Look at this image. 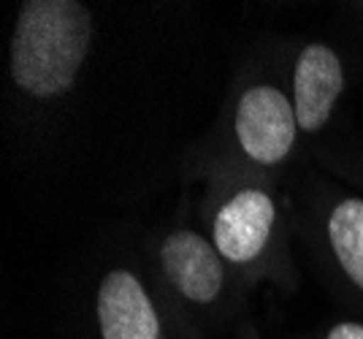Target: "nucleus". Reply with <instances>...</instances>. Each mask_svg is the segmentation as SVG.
<instances>
[{
    "instance_id": "423d86ee",
    "label": "nucleus",
    "mask_w": 363,
    "mask_h": 339,
    "mask_svg": "<svg viewBox=\"0 0 363 339\" xmlns=\"http://www.w3.org/2000/svg\"><path fill=\"white\" fill-rule=\"evenodd\" d=\"M98 326L104 339H160V321L144 285L130 272H108L98 291Z\"/></svg>"
},
{
    "instance_id": "f03ea898",
    "label": "nucleus",
    "mask_w": 363,
    "mask_h": 339,
    "mask_svg": "<svg viewBox=\"0 0 363 339\" xmlns=\"http://www.w3.org/2000/svg\"><path fill=\"white\" fill-rule=\"evenodd\" d=\"M296 109L288 95L272 84H257L242 95L233 128L242 150L255 163H282L296 144Z\"/></svg>"
},
{
    "instance_id": "20e7f679",
    "label": "nucleus",
    "mask_w": 363,
    "mask_h": 339,
    "mask_svg": "<svg viewBox=\"0 0 363 339\" xmlns=\"http://www.w3.org/2000/svg\"><path fill=\"white\" fill-rule=\"evenodd\" d=\"M342 90H345V71L336 52L325 44L303 47L293 77V95H296L293 109L298 128L306 133H318L328 123Z\"/></svg>"
},
{
    "instance_id": "f257e3e1",
    "label": "nucleus",
    "mask_w": 363,
    "mask_h": 339,
    "mask_svg": "<svg viewBox=\"0 0 363 339\" xmlns=\"http://www.w3.org/2000/svg\"><path fill=\"white\" fill-rule=\"evenodd\" d=\"M90 11L76 0L22 3L11 35V79L35 98H55L74 84L90 49Z\"/></svg>"
},
{
    "instance_id": "6e6552de",
    "label": "nucleus",
    "mask_w": 363,
    "mask_h": 339,
    "mask_svg": "<svg viewBox=\"0 0 363 339\" xmlns=\"http://www.w3.org/2000/svg\"><path fill=\"white\" fill-rule=\"evenodd\" d=\"M325 339H363V326L361 323H339L328 331Z\"/></svg>"
},
{
    "instance_id": "0eeeda50",
    "label": "nucleus",
    "mask_w": 363,
    "mask_h": 339,
    "mask_svg": "<svg viewBox=\"0 0 363 339\" xmlns=\"http://www.w3.org/2000/svg\"><path fill=\"white\" fill-rule=\"evenodd\" d=\"M328 245L345 274L363 291V199H345L333 206Z\"/></svg>"
},
{
    "instance_id": "7ed1b4c3",
    "label": "nucleus",
    "mask_w": 363,
    "mask_h": 339,
    "mask_svg": "<svg viewBox=\"0 0 363 339\" xmlns=\"http://www.w3.org/2000/svg\"><path fill=\"white\" fill-rule=\"evenodd\" d=\"M277 209L269 193L244 187L214 215V247L230 263H250L263 252L274 231Z\"/></svg>"
},
{
    "instance_id": "39448f33",
    "label": "nucleus",
    "mask_w": 363,
    "mask_h": 339,
    "mask_svg": "<svg viewBox=\"0 0 363 339\" xmlns=\"http://www.w3.org/2000/svg\"><path fill=\"white\" fill-rule=\"evenodd\" d=\"M220 258L217 247L196 231H174L160 247V261L171 285L196 304H209L223 291L225 269Z\"/></svg>"
}]
</instances>
